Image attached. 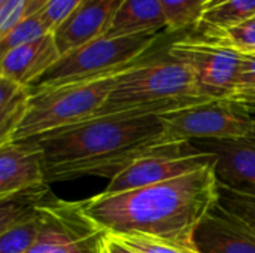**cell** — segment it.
<instances>
[{
  "label": "cell",
  "mask_w": 255,
  "mask_h": 253,
  "mask_svg": "<svg viewBox=\"0 0 255 253\" xmlns=\"http://www.w3.org/2000/svg\"><path fill=\"white\" fill-rule=\"evenodd\" d=\"M220 201L215 163L161 183L84 200L87 215L112 236L139 234L196 248L194 236Z\"/></svg>",
  "instance_id": "obj_1"
},
{
  "label": "cell",
  "mask_w": 255,
  "mask_h": 253,
  "mask_svg": "<svg viewBox=\"0 0 255 253\" xmlns=\"http://www.w3.org/2000/svg\"><path fill=\"white\" fill-rule=\"evenodd\" d=\"M161 136L163 121L160 116L111 115L90 118L34 139L43 151L45 167H51L161 143Z\"/></svg>",
  "instance_id": "obj_2"
},
{
  "label": "cell",
  "mask_w": 255,
  "mask_h": 253,
  "mask_svg": "<svg viewBox=\"0 0 255 253\" xmlns=\"http://www.w3.org/2000/svg\"><path fill=\"white\" fill-rule=\"evenodd\" d=\"M128 67L93 79L33 92L27 115L13 134L12 142L37 137L93 118L108 100L120 75Z\"/></svg>",
  "instance_id": "obj_3"
},
{
  "label": "cell",
  "mask_w": 255,
  "mask_h": 253,
  "mask_svg": "<svg viewBox=\"0 0 255 253\" xmlns=\"http://www.w3.org/2000/svg\"><path fill=\"white\" fill-rule=\"evenodd\" d=\"M185 97H197L194 76L166 49L164 55H145L120 75L108 100L93 118L164 104Z\"/></svg>",
  "instance_id": "obj_4"
},
{
  "label": "cell",
  "mask_w": 255,
  "mask_h": 253,
  "mask_svg": "<svg viewBox=\"0 0 255 253\" xmlns=\"http://www.w3.org/2000/svg\"><path fill=\"white\" fill-rule=\"evenodd\" d=\"M161 33H143L130 36L103 34L60 57V60L30 86L31 94L103 76L131 66L158 43Z\"/></svg>",
  "instance_id": "obj_5"
},
{
  "label": "cell",
  "mask_w": 255,
  "mask_h": 253,
  "mask_svg": "<svg viewBox=\"0 0 255 253\" xmlns=\"http://www.w3.org/2000/svg\"><path fill=\"white\" fill-rule=\"evenodd\" d=\"M161 143L197 140H239L250 134L255 115L235 97L206 100L160 115Z\"/></svg>",
  "instance_id": "obj_6"
},
{
  "label": "cell",
  "mask_w": 255,
  "mask_h": 253,
  "mask_svg": "<svg viewBox=\"0 0 255 253\" xmlns=\"http://www.w3.org/2000/svg\"><path fill=\"white\" fill-rule=\"evenodd\" d=\"M167 54L191 70L197 97L214 100L236 94L244 54L220 39L205 34L185 36L172 42Z\"/></svg>",
  "instance_id": "obj_7"
},
{
  "label": "cell",
  "mask_w": 255,
  "mask_h": 253,
  "mask_svg": "<svg viewBox=\"0 0 255 253\" xmlns=\"http://www.w3.org/2000/svg\"><path fill=\"white\" fill-rule=\"evenodd\" d=\"M40 230L27 253H105L108 231L85 212L82 201L51 195L40 206Z\"/></svg>",
  "instance_id": "obj_8"
},
{
  "label": "cell",
  "mask_w": 255,
  "mask_h": 253,
  "mask_svg": "<svg viewBox=\"0 0 255 253\" xmlns=\"http://www.w3.org/2000/svg\"><path fill=\"white\" fill-rule=\"evenodd\" d=\"M215 163L214 154L197 148L193 142L160 145L146 157L134 161L111 179L105 194H118L197 171Z\"/></svg>",
  "instance_id": "obj_9"
},
{
  "label": "cell",
  "mask_w": 255,
  "mask_h": 253,
  "mask_svg": "<svg viewBox=\"0 0 255 253\" xmlns=\"http://www.w3.org/2000/svg\"><path fill=\"white\" fill-rule=\"evenodd\" d=\"M194 243L200 253H255V222L218 201L199 225Z\"/></svg>",
  "instance_id": "obj_10"
},
{
  "label": "cell",
  "mask_w": 255,
  "mask_h": 253,
  "mask_svg": "<svg viewBox=\"0 0 255 253\" xmlns=\"http://www.w3.org/2000/svg\"><path fill=\"white\" fill-rule=\"evenodd\" d=\"M45 183L43 151L34 137L0 145V198Z\"/></svg>",
  "instance_id": "obj_11"
},
{
  "label": "cell",
  "mask_w": 255,
  "mask_h": 253,
  "mask_svg": "<svg viewBox=\"0 0 255 253\" xmlns=\"http://www.w3.org/2000/svg\"><path fill=\"white\" fill-rule=\"evenodd\" d=\"M126 0H84L54 31L60 54L108 33Z\"/></svg>",
  "instance_id": "obj_12"
},
{
  "label": "cell",
  "mask_w": 255,
  "mask_h": 253,
  "mask_svg": "<svg viewBox=\"0 0 255 253\" xmlns=\"http://www.w3.org/2000/svg\"><path fill=\"white\" fill-rule=\"evenodd\" d=\"M0 78L24 86L37 82L61 57L54 33L16 46L0 55Z\"/></svg>",
  "instance_id": "obj_13"
},
{
  "label": "cell",
  "mask_w": 255,
  "mask_h": 253,
  "mask_svg": "<svg viewBox=\"0 0 255 253\" xmlns=\"http://www.w3.org/2000/svg\"><path fill=\"white\" fill-rule=\"evenodd\" d=\"M197 148L214 154L220 182L227 186L255 185V146L245 140H197Z\"/></svg>",
  "instance_id": "obj_14"
},
{
  "label": "cell",
  "mask_w": 255,
  "mask_h": 253,
  "mask_svg": "<svg viewBox=\"0 0 255 253\" xmlns=\"http://www.w3.org/2000/svg\"><path fill=\"white\" fill-rule=\"evenodd\" d=\"M169 22L161 0H126L118 10L108 36H130L167 31Z\"/></svg>",
  "instance_id": "obj_15"
},
{
  "label": "cell",
  "mask_w": 255,
  "mask_h": 253,
  "mask_svg": "<svg viewBox=\"0 0 255 253\" xmlns=\"http://www.w3.org/2000/svg\"><path fill=\"white\" fill-rule=\"evenodd\" d=\"M254 15L255 0H209L196 28L202 34H217L251 19Z\"/></svg>",
  "instance_id": "obj_16"
},
{
  "label": "cell",
  "mask_w": 255,
  "mask_h": 253,
  "mask_svg": "<svg viewBox=\"0 0 255 253\" xmlns=\"http://www.w3.org/2000/svg\"><path fill=\"white\" fill-rule=\"evenodd\" d=\"M51 195L49 183H45L0 198V233L36 218Z\"/></svg>",
  "instance_id": "obj_17"
},
{
  "label": "cell",
  "mask_w": 255,
  "mask_h": 253,
  "mask_svg": "<svg viewBox=\"0 0 255 253\" xmlns=\"http://www.w3.org/2000/svg\"><path fill=\"white\" fill-rule=\"evenodd\" d=\"M30 98L28 86L0 78V145L12 142L27 115Z\"/></svg>",
  "instance_id": "obj_18"
},
{
  "label": "cell",
  "mask_w": 255,
  "mask_h": 253,
  "mask_svg": "<svg viewBox=\"0 0 255 253\" xmlns=\"http://www.w3.org/2000/svg\"><path fill=\"white\" fill-rule=\"evenodd\" d=\"M49 33L54 31H51L40 12L34 15H28L21 22H18L12 30H9L4 36L0 37V55L6 54L7 51L16 46L37 40Z\"/></svg>",
  "instance_id": "obj_19"
},
{
  "label": "cell",
  "mask_w": 255,
  "mask_h": 253,
  "mask_svg": "<svg viewBox=\"0 0 255 253\" xmlns=\"http://www.w3.org/2000/svg\"><path fill=\"white\" fill-rule=\"evenodd\" d=\"M209 0H161L167 15V33L197 27L202 10Z\"/></svg>",
  "instance_id": "obj_20"
},
{
  "label": "cell",
  "mask_w": 255,
  "mask_h": 253,
  "mask_svg": "<svg viewBox=\"0 0 255 253\" xmlns=\"http://www.w3.org/2000/svg\"><path fill=\"white\" fill-rule=\"evenodd\" d=\"M40 209L39 215L16 227L0 233V253H27L34 245L40 230Z\"/></svg>",
  "instance_id": "obj_21"
},
{
  "label": "cell",
  "mask_w": 255,
  "mask_h": 253,
  "mask_svg": "<svg viewBox=\"0 0 255 253\" xmlns=\"http://www.w3.org/2000/svg\"><path fill=\"white\" fill-rule=\"evenodd\" d=\"M205 36L220 39L221 42L235 48L241 54H255V15L251 19L239 25H235L226 31L217 34H205Z\"/></svg>",
  "instance_id": "obj_22"
},
{
  "label": "cell",
  "mask_w": 255,
  "mask_h": 253,
  "mask_svg": "<svg viewBox=\"0 0 255 253\" xmlns=\"http://www.w3.org/2000/svg\"><path fill=\"white\" fill-rule=\"evenodd\" d=\"M117 237L121 239L127 246L140 253H200L197 248H187L167 240H160V239L139 236V234L117 236Z\"/></svg>",
  "instance_id": "obj_23"
},
{
  "label": "cell",
  "mask_w": 255,
  "mask_h": 253,
  "mask_svg": "<svg viewBox=\"0 0 255 253\" xmlns=\"http://www.w3.org/2000/svg\"><path fill=\"white\" fill-rule=\"evenodd\" d=\"M220 203L230 212L255 222V197L220 182Z\"/></svg>",
  "instance_id": "obj_24"
},
{
  "label": "cell",
  "mask_w": 255,
  "mask_h": 253,
  "mask_svg": "<svg viewBox=\"0 0 255 253\" xmlns=\"http://www.w3.org/2000/svg\"><path fill=\"white\" fill-rule=\"evenodd\" d=\"M84 0H51L42 10V16L51 31H55Z\"/></svg>",
  "instance_id": "obj_25"
},
{
  "label": "cell",
  "mask_w": 255,
  "mask_h": 253,
  "mask_svg": "<svg viewBox=\"0 0 255 253\" xmlns=\"http://www.w3.org/2000/svg\"><path fill=\"white\" fill-rule=\"evenodd\" d=\"M28 0H0V37L27 16Z\"/></svg>",
  "instance_id": "obj_26"
},
{
  "label": "cell",
  "mask_w": 255,
  "mask_h": 253,
  "mask_svg": "<svg viewBox=\"0 0 255 253\" xmlns=\"http://www.w3.org/2000/svg\"><path fill=\"white\" fill-rule=\"evenodd\" d=\"M242 94H255V54L242 55L235 95H242Z\"/></svg>",
  "instance_id": "obj_27"
},
{
  "label": "cell",
  "mask_w": 255,
  "mask_h": 253,
  "mask_svg": "<svg viewBox=\"0 0 255 253\" xmlns=\"http://www.w3.org/2000/svg\"><path fill=\"white\" fill-rule=\"evenodd\" d=\"M105 253H140L134 251L133 248L127 246L121 239H118L117 236L108 234V240H106V246H105Z\"/></svg>",
  "instance_id": "obj_28"
},
{
  "label": "cell",
  "mask_w": 255,
  "mask_h": 253,
  "mask_svg": "<svg viewBox=\"0 0 255 253\" xmlns=\"http://www.w3.org/2000/svg\"><path fill=\"white\" fill-rule=\"evenodd\" d=\"M51 0H28V6H27V16L28 15H34L39 13Z\"/></svg>",
  "instance_id": "obj_29"
},
{
  "label": "cell",
  "mask_w": 255,
  "mask_h": 253,
  "mask_svg": "<svg viewBox=\"0 0 255 253\" xmlns=\"http://www.w3.org/2000/svg\"><path fill=\"white\" fill-rule=\"evenodd\" d=\"M235 98L241 100L251 113L255 115V94H242V95H235Z\"/></svg>",
  "instance_id": "obj_30"
},
{
  "label": "cell",
  "mask_w": 255,
  "mask_h": 253,
  "mask_svg": "<svg viewBox=\"0 0 255 253\" xmlns=\"http://www.w3.org/2000/svg\"><path fill=\"white\" fill-rule=\"evenodd\" d=\"M242 140H245L247 143H250V145H254L255 146V124H254V127H253V130L250 131V134H248L247 137H244Z\"/></svg>",
  "instance_id": "obj_31"
}]
</instances>
